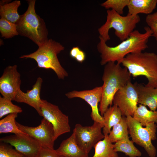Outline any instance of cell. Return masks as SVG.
Segmentation results:
<instances>
[{
    "instance_id": "cell-5",
    "label": "cell",
    "mask_w": 157,
    "mask_h": 157,
    "mask_svg": "<svg viewBox=\"0 0 157 157\" xmlns=\"http://www.w3.org/2000/svg\"><path fill=\"white\" fill-rule=\"evenodd\" d=\"M64 49V47L60 43L51 39H49L38 46L35 51L29 54L23 55L19 58L33 59L37 62L39 67L51 69L59 79H64L68 76V74L61 65L57 55Z\"/></svg>"
},
{
    "instance_id": "cell-15",
    "label": "cell",
    "mask_w": 157,
    "mask_h": 157,
    "mask_svg": "<svg viewBox=\"0 0 157 157\" xmlns=\"http://www.w3.org/2000/svg\"><path fill=\"white\" fill-rule=\"evenodd\" d=\"M42 82V78L39 77L31 90L24 92L20 89L14 101L18 103L26 104L33 107L41 116H42L41 110L42 99L40 98V93Z\"/></svg>"
},
{
    "instance_id": "cell-31",
    "label": "cell",
    "mask_w": 157,
    "mask_h": 157,
    "mask_svg": "<svg viewBox=\"0 0 157 157\" xmlns=\"http://www.w3.org/2000/svg\"><path fill=\"white\" fill-rule=\"evenodd\" d=\"M56 150L42 147L37 157H59Z\"/></svg>"
},
{
    "instance_id": "cell-24",
    "label": "cell",
    "mask_w": 157,
    "mask_h": 157,
    "mask_svg": "<svg viewBox=\"0 0 157 157\" xmlns=\"http://www.w3.org/2000/svg\"><path fill=\"white\" fill-rule=\"evenodd\" d=\"M129 131L126 117L123 116L120 121L113 126L108 137L113 143L129 136Z\"/></svg>"
},
{
    "instance_id": "cell-23",
    "label": "cell",
    "mask_w": 157,
    "mask_h": 157,
    "mask_svg": "<svg viewBox=\"0 0 157 157\" xmlns=\"http://www.w3.org/2000/svg\"><path fill=\"white\" fill-rule=\"evenodd\" d=\"M20 5V1L15 0L3 5H0L1 17L4 18L15 24L20 17L18 9Z\"/></svg>"
},
{
    "instance_id": "cell-17",
    "label": "cell",
    "mask_w": 157,
    "mask_h": 157,
    "mask_svg": "<svg viewBox=\"0 0 157 157\" xmlns=\"http://www.w3.org/2000/svg\"><path fill=\"white\" fill-rule=\"evenodd\" d=\"M56 150L59 155L64 157H89L88 154L78 144L73 132L69 138L62 142Z\"/></svg>"
},
{
    "instance_id": "cell-6",
    "label": "cell",
    "mask_w": 157,
    "mask_h": 157,
    "mask_svg": "<svg viewBox=\"0 0 157 157\" xmlns=\"http://www.w3.org/2000/svg\"><path fill=\"white\" fill-rule=\"evenodd\" d=\"M107 13L106 22L98 30L99 36L106 42L110 39L109 31L110 28L115 29V35L122 41L129 37L140 20L138 15L127 14L122 16L111 9L108 10Z\"/></svg>"
},
{
    "instance_id": "cell-1",
    "label": "cell",
    "mask_w": 157,
    "mask_h": 157,
    "mask_svg": "<svg viewBox=\"0 0 157 157\" xmlns=\"http://www.w3.org/2000/svg\"><path fill=\"white\" fill-rule=\"evenodd\" d=\"M144 29L145 32L143 33L134 30L127 39L114 47L108 46L102 38L99 36L100 41L97 47L101 54V64L105 65L110 62L121 64L128 54L141 52L147 48L148 40L152 36V32L148 26H145Z\"/></svg>"
},
{
    "instance_id": "cell-27",
    "label": "cell",
    "mask_w": 157,
    "mask_h": 157,
    "mask_svg": "<svg viewBox=\"0 0 157 157\" xmlns=\"http://www.w3.org/2000/svg\"><path fill=\"white\" fill-rule=\"evenodd\" d=\"M22 112V108L13 104L11 101L0 96V118L7 114Z\"/></svg>"
},
{
    "instance_id": "cell-3",
    "label": "cell",
    "mask_w": 157,
    "mask_h": 157,
    "mask_svg": "<svg viewBox=\"0 0 157 157\" xmlns=\"http://www.w3.org/2000/svg\"><path fill=\"white\" fill-rule=\"evenodd\" d=\"M121 64L133 77L144 76L148 80L146 86L157 88V55L154 53L141 52L129 54Z\"/></svg>"
},
{
    "instance_id": "cell-4",
    "label": "cell",
    "mask_w": 157,
    "mask_h": 157,
    "mask_svg": "<svg viewBox=\"0 0 157 157\" xmlns=\"http://www.w3.org/2000/svg\"><path fill=\"white\" fill-rule=\"evenodd\" d=\"M27 1L26 11L20 15L15 24L17 30L19 35L28 38L39 46L49 39L48 30L43 19L35 12L36 1Z\"/></svg>"
},
{
    "instance_id": "cell-29",
    "label": "cell",
    "mask_w": 157,
    "mask_h": 157,
    "mask_svg": "<svg viewBox=\"0 0 157 157\" xmlns=\"http://www.w3.org/2000/svg\"><path fill=\"white\" fill-rule=\"evenodd\" d=\"M0 157H25L13 148L10 144L0 143Z\"/></svg>"
},
{
    "instance_id": "cell-9",
    "label": "cell",
    "mask_w": 157,
    "mask_h": 157,
    "mask_svg": "<svg viewBox=\"0 0 157 157\" xmlns=\"http://www.w3.org/2000/svg\"><path fill=\"white\" fill-rule=\"evenodd\" d=\"M138 93L135 83L130 80L115 93L113 104L120 110L123 116H133L138 106Z\"/></svg>"
},
{
    "instance_id": "cell-25",
    "label": "cell",
    "mask_w": 157,
    "mask_h": 157,
    "mask_svg": "<svg viewBox=\"0 0 157 157\" xmlns=\"http://www.w3.org/2000/svg\"><path fill=\"white\" fill-rule=\"evenodd\" d=\"M18 113H13L8 115L0 120V133H12L14 134L25 133L17 126L15 120Z\"/></svg>"
},
{
    "instance_id": "cell-26",
    "label": "cell",
    "mask_w": 157,
    "mask_h": 157,
    "mask_svg": "<svg viewBox=\"0 0 157 157\" xmlns=\"http://www.w3.org/2000/svg\"><path fill=\"white\" fill-rule=\"evenodd\" d=\"M0 32L1 36L4 38H11L19 35L16 24L6 19H0Z\"/></svg>"
},
{
    "instance_id": "cell-16",
    "label": "cell",
    "mask_w": 157,
    "mask_h": 157,
    "mask_svg": "<svg viewBox=\"0 0 157 157\" xmlns=\"http://www.w3.org/2000/svg\"><path fill=\"white\" fill-rule=\"evenodd\" d=\"M138 93V104L148 106L150 110L157 108V88L135 83Z\"/></svg>"
},
{
    "instance_id": "cell-2",
    "label": "cell",
    "mask_w": 157,
    "mask_h": 157,
    "mask_svg": "<svg viewBox=\"0 0 157 157\" xmlns=\"http://www.w3.org/2000/svg\"><path fill=\"white\" fill-rule=\"evenodd\" d=\"M131 76L127 69L122 67L120 64L110 62L105 65L102 77V97L99 108L102 116L112 105L115 93L131 80Z\"/></svg>"
},
{
    "instance_id": "cell-13",
    "label": "cell",
    "mask_w": 157,
    "mask_h": 157,
    "mask_svg": "<svg viewBox=\"0 0 157 157\" xmlns=\"http://www.w3.org/2000/svg\"><path fill=\"white\" fill-rule=\"evenodd\" d=\"M20 74L17 66H8L4 70L0 78V93L2 97L11 101H15L16 95L20 89Z\"/></svg>"
},
{
    "instance_id": "cell-10",
    "label": "cell",
    "mask_w": 157,
    "mask_h": 157,
    "mask_svg": "<svg viewBox=\"0 0 157 157\" xmlns=\"http://www.w3.org/2000/svg\"><path fill=\"white\" fill-rule=\"evenodd\" d=\"M41 110L42 116L53 126L55 140L60 135L70 131L68 117L57 106L42 99Z\"/></svg>"
},
{
    "instance_id": "cell-12",
    "label": "cell",
    "mask_w": 157,
    "mask_h": 157,
    "mask_svg": "<svg viewBox=\"0 0 157 157\" xmlns=\"http://www.w3.org/2000/svg\"><path fill=\"white\" fill-rule=\"evenodd\" d=\"M0 141L14 147L25 157H37L42 147L38 141L25 133L3 137L0 138Z\"/></svg>"
},
{
    "instance_id": "cell-35",
    "label": "cell",
    "mask_w": 157,
    "mask_h": 157,
    "mask_svg": "<svg viewBox=\"0 0 157 157\" xmlns=\"http://www.w3.org/2000/svg\"><path fill=\"white\" fill-rule=\"evenodd\" d=\"M59 157H64L62 156H59Z\"/></svg>"
},
{
    "instance_id": "cell-14",
    "label": "cell",
    "mask_w": 157,
    "mask_h": 157,
    "mask_svg": "<svg viewBox=\"0 0 157 157\" xmlns=\"http://www.w3.org/2000/svg\"><path fill=\"white\" fill-rule=\"evenodd\" d=\"M102 91L101 86L96 87L90 90H73L65 95L69 99L79 98L85 100L91 107V117L92 119L94 121L101 124L104 126L103 118L100 113L98 108V103L100 102L101 99Z\"/></svg>"
},
{
    "instance_id": "cell-33",
    "label": "cell",
    "mask_w": 157,
    "mask_h": 157,
    "mask_svg": "<svg viewBox=\"0 0 157 157\" xmlns=\"http://www.w3.org/2000/svg\"><path fill=\"white\" fill-rule=\"evenodd\" d=\"M80 50L81 49L78 47H73L70 51V56L73 58H75Z\"/></svg>"
},
{
    "instance_id": "cell-19",
    "label": "cell",
    "mask_w": 157,
    "mask_h": 157,
    "mask_svg": "<svg viewBox=\"0 0 157 157\" xmlns=\"http://www.w3.org/2000/svg\"><path fill=\"white\" fill-rule=\"evenodd\" d=\"M122 116L117 106L113 105L107 108L102 116L104 121L103 133L104 135L109 134L113 127L120 121Z\"/></svg>"
},
{
    "instance_id": "cell-22",
    "label": "cell",
    "mask_w": 157,
    "mask_h": 157,
    "mask_svg": "<svg viewBox=\"0 0 157 157\" xmlns=\"http://www.w3.org/2000/svg\"><path fill=\"white\" fill-rule=\"evenodd\" d=\"M115 151L122 152L129 157H140L142 153L134 145V142L129 139V137L125 138L114 143Z\"/></svg>"
},
{
    "instance_id": "cell-11",
    "label": "cell",
    "mask_w": 157,
    "mask_h": 157,
    "mask_svg": "<svg viewBox=\"0 0 157 157\" xmlns=\"http://www.w3.org/2000/svg\"><path fill=\"white\" fill-rule=\"evenodd\" d=\"M16 123L19 130L37 140L42 147L54 149L55 140L53 128L45 118H43L40 124L35 127L24 125L16 121Z\"/></svg>"
},
{
    "instance_id": "cell-7",
    "label": "cell",
    "mask_w": 157,
    "mask_h": 157,
    "mask_svg": "<svg viewBox=\"0 0 157 157\" xmlns=\"http://www.w3.org/2000/svg\"><path fill=\"white\" fill-rule=\"evenodd\" d=\"M129 133L132 140L143 147L149 157H156V150L152 141L156 139L157 126L154 123L143 127L132 116L126 117Z\"/></svg>"
},
{
    "instance_id": "cell-20",
    "label": "cell",
    "mask_w": 157,
    "mask_h": 157,
    "mask_svg": "<svg viewBox=\"0 0 157 157\" xmlns=\"http://www.w3.org/2000/svg\"><path fill=\"white\" fill-rule=\"evenodd\" d=\"M133 117L142 126H145L151 123H157V110H149L146 106L139 104Z\"/></svg>"
},
{
    "instance_id": "cell-28",
    "label": "cell",
    "mask_w": 157,
    "mask_h": 157,
    "mask_svg": "<svg viewBox=\"0 0 157 157\" xmlns=\"http://www.w3.org/2000/svg\"><path fill=\"white\" fill-rule=\"evenodd\" d=\"M129 0H107L101 4V6L106 9L111 8L119 14L124 13V9L127 6Z\"/></svg>"
},
{
    "instance_id": "cell-32",
    "label": "cell",
    "mask_w": 157,
    "mask_h": 157,
    "mask_svg": "<svg viewBox=\"0 0 157 157\" xmlns=\"http://www.w3.org/2000/svg\"><path fill=\"white\" fill-rule=\"evenodd\" d=\"M85 53L83 51L81 50L75 59L77 62L82 63L85 60Z\"/></svg>"
},
{
    "instance_id": "cell-21",
    "label": "cell",
    "mask_w": 157,
    "mask_h": 157,
    "mask_svg": "<svg viewBox=\"0 0 157 157\" xmlns=\"http://www.w3.org/2000/svg\"><path fill=\"white\" fill-rule=\"evenodd\" d=\"M95 152L92 157H118L117 152L114 150V144L109 140L108 135H105L102 140L94 147Z\"/></svg>"
},
{
    "instance_id": "cell-34",
    "label": "cell",
    "mask_w": 157,
    "mask_h": 157,
    "mask_svg": "<svg viewBox=\"0 0 157 157\" xmlns=\"http://www.w3.org/2000/svg\"><path fill=\"white\" fill-rule=\"evenodd\" d=\"M11 0H1L0 1V5H3L8 3H9Z\"/></svg>"
},
{
    "instance_id": "cell-30",
    "label": "cell",
    "mask_w": 157,
    "mask_h": 157,
    "mask_svg": "<svg viewBox=\"0 0 157 157\" xmlns=\"http://www.w3.org/2000/svg\"><path fill=\"white\" fill-rule=\"evenodd\" d=\"M145 21L152 32V36L157 42V12L147 15Z\"/></svg>"
},
{
    "instance_id": "cell-18",
    "label": "cell",
    "mask_w": 157,
    "mask_h": 157,
    "mask_svg": "<svg viewBox=\"0 0 157 157\" xmlns=\"http://www.w3.org/2000/svg\"><path fill=\"white\" fill-rule=\"evenodd\" d=\"M157 4V0H129L127 6V14L137 15L140 13L147 14L152 13Z\"/></svg>"
},
{
    "instance_id": "cell-8",
    "label": "cell",
    "mask_w": 157,
    "mask_h": 157,
    "mask_svg": "<svg viewBox=\"0 0 157 157\" xmlns=\"http://www.w3.org/2000/svg\"><path fill=\"white\" fill-rule=\"evenodd\" d=\"M103 125L94 121L92 125L83 126L77 124L73 130L78 145L85 153L88 154L93 147L104 139L105 135L102 132Z\"/></svg>"
}]
</instances>
